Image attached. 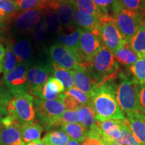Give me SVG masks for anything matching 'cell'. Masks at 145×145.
<instances>
[{"mask_svg": "<svg viewBox=\"0 0 145 145\" xmlns=\"http://www.w3.org/2000/svg\"><path fill=\"white\" fill-rule=\"evenodd\" d=\"M102 47L103 44L98 35L82 30L79 39V50L84 59V64L95 57Z\"/></svg>", "mask_w": 145, "mask_h": 145, "instance_id": "4fadbf2b", "label": "cell"}, {"mask_svg": "<svg viewBox=\"0 0 145 145\" xmlns=\"http://www.w3.org/2000/svg\"><path fill=\"white\" fill-rule=\"evenodd\" d=\"M123 120H108L104 122L97 121L102 140L106 143H116L122 137L121 126Z\"/></svg>", "mask_w": 145, "mask_h": 145, "instance_id": "e0dca14e", "label": "cell"}, {"mask_svg": "<svg viewBox=\"0 0 145 145\" xmlns=\"http://www.w3.org/2000/svg\"><path fill=\"white\" fill-rule=\"evenodd\" d=\"M107 145H122V144H118V143H115V142H111V143H108Z\"/></svg>", "mask_w": 145, "mask_h": 145, "instance_id": "681fc988", "label": "cell"}, {"mask_svg": "<svg viewBox=\"0 0 145 145\" xmlns=\"http://www.w3.org/2000/svg\"><path fill=\"white\" fill-rule=\"evenodd\" d=\"M66 145H79V144L77 141L72 140V139H70V140H69V142L67 143Z\"/></svg>", "mask_w": 145, "mask_h": 145, "instance_id": "bcb514c9", "label": "cell"}, {"mask_svg": "<svg viewBox=\"0 0 145 145\" xmlns=\"http://www.w3.org/2000/svg\"><path fill=\"white\" fill-rule=\"evenodd\" d=\"M45 2L47 3H52V2H54V1H57V0H44Z\"/></svg>", "mask_w": 145, "mask_h": 145, "instance_id": "c3c4849f", "label": "cell"}, {"mask_svg": "<svg viewBox=\"0 0 145 145\" xmlns=\"http://www.w3.org/2000/svg\"><path fill=\"white\" fill-rule=\"evenodd\" d=\"M70 138L62 130H55L47 132L42 138L45 145H66Z\"/></svg>", "mask_w": 145, "mask_h": 145, "instance_id": "4316f807", "label": "cell"}, {"mask_svg": "<svg viewBox=\"0 0 145 145\" xmlns=\"http://www.w3.org/2000/svg\"><path fill=\"white\" fill-rule=\"evenodd\" d=\"M114 19L123 39L128 42H129L142 22L138 11L124 8L121 9Z\"/></svg>", "mask_w": 145, "mask_h": 145, "instance_id": "ba28073f", "label": "cell"}, {"mask_svg": "<svg viewBox=\"0 0 145 145\" xmlns=\"http://www.w3.org/2000/svg\"><path fill=\"white\" fill-rule=\"evenodd\" d=\"M129 71L132 79L138 84H145V58H138L137 61L129 67Z\"/></svg>", "mask_w": 145, "mask_h": 145, "instance_id": "f546056e", "label": "cell"}, {"mask_svg": "<svg viewBox=\"0 0 145 145\" xmlns=\"http://www.w3.org/2000/svg\"><path fill=\"white\" fill-rule=\"evenodd\" d=\"M19 8L20 11L33 10V9H41L43 10L46 8L48 3L44 0H14Z\"/></svg>", "mask_w": 145, "mask_h": 145, "instance_id": "d6a6232c", "label": "cell"}, {"mask_svg": "<svg viewBox=\"0 0 145 145\" xmlns=\"http://www.w3.org/2000/svg\"><path fill=\"white\" fill-rule=\"evenodd\" d=\"M81 65L98 86L106 81L116 79L119 73V64L114 54L104 46L95 57Z\"/></svg>", "mask_w": 145, "mask_h": 145, "instance_id": "7a4b0ae2", "label": "cell"}, {"mask_svg": "<svg viewBox=\"0 0 145 145\" xmlns=\"http://www.w3.org/2000/svg\"><path fill=\"white\" fill-rule=\"evenodd\" d=\"M12 50L17 58L18 64L26 63L30 65H35L34 59L33 42L29 36H21L14 41H11Z\"/></svg>", "mask_w": 145, "mask_h": 145, "instance_id": "5bb4252c", "label": "cell"}, {"mask_svg": "<svg viewBox=\"0 0 145 145\" xmlns=\"http://www.w3.org/2000/svg\"><path fill=\"white\" fill-rule=\"evenodd\" d=\"M4 22H5V21L2 20L1 19H0V30L4 27Z\"/></svg>", "mask_w": 145, "mask_h": 145, "instance_id": "7dc6e473", "label": "cell"}, {"mask_svg": "<svg viewBox=\"0 0 145 145\" xmlns=\"http://www.w3.org/2000/svg\"><path fill=\"white\" fill-rule=\"evenodd\" d=\"M139 110L145 115V84L140 86L138 93Z\"/></svg>", "mask_w": 145, "mask_h": 145, "instance_id": "60d3db41", "label": "cell"}, {"mask_svg": "<svg viewBox=\"0 0 145 145\" xmlns=\"http://www.w3.org/2000/svg\"><path fill=\"white\" fill-rule=\"evenodd\" d=\"M5 54V48L3 44H0V75L3 72V60Z\"/></svg>", "mask_w": 145, "mask_h": 145, "instance_id": "7bdbcfd3", "label": "cell"}, {"mask_svg": "<svg viewBox=\"0 0 145 145\" xmlns=\"http://www.w3.org/2000/svg\"><path fill=\"white\" fill-rule=\"evenodd\" d=\"M82 29L76 25L63 28L58 34L57 42L63 45L75 54L77 58L79 64H84V59L79 50V39H80Z\"/></svg>", "mask_w": 145, "mask_h": 145, "instance_id": "8fae6325", "label": "cell"}, {"mask_svg": "<svg viewBox=\"0 0 145 145\" xmlns=\"http://www.w3.org/2000/svg\"><path fill=\"white\" fill-rule=\"evenodd\" d=\"M0 144L26 145L22 135L21 128L16 124L0 126Z\"/></svg>", "mask_w": 145, "mask_h": 145, "instance_id": "ffe728a7", "label": "cell"}, {"mask_svg": "<svg viewBox=\"0 0 145 145\" xmlns=\"http://www.w3.org/2000/svg\"><path fill=\"white\" fill-rule=\"evenodd\" d=\"M116 89L115 79H110L98 86L91 97V107L93 109L97 121L104 122L108 120H127L117 102Z\"/></svg>", "mask_w": 145, "mask_h": 145, "instance_id": "6da1fadb", "label": "cell"}, {"mask_svg": "<svg viewBox=\"0 0 145 145\" xmlns=\"http://www.w3.org/2000/svg\"><path fill=\"white\" fill-rule=\"evenodd\" d=\"M18 65V60L12 50V43L11 41H9L7 43L4 60H3V77L6 76L9 72L14 70Z\"/></svg>", "mask_w": 145, "mask_h": 145, "instance_id": "f1b7e54d", "label": "cell"}, {"mask_svg": "<svg viewBox=\"0 0 145 145\" xmlns=\"http://www.w3.org/2000/svg\"><path fill=\"white\" fill-rule=\"evenodd\" d=\"M43 16V10L33 9L25 11L14 15L10 20L12 22V25L16 32L21 34L31 32L36 25L42 21Z\"/></svg>", "mask_w": 145, "mask_h": 145, "instance_id": "30bf717a", "label": "cell"}, {"mask_svg": "<svg viewBox=\"0 0 145 145\" xmlns=\"http://www.w3.org/2000/svg\"><path fill=\"white\" fill-rule=\"evenodd\" d=\"M70 72L73 77L76 88L85 92L91 98L98 86L91 78L86 69L79 65L74 70L70 71Z\"/></svg>", "mask_w": 145, "mask_h": 145, "instance_id": "2e32d148", "label": "cell"}, {"mask_svg": "<svg viewBox=\"0 0 145 145\" xmlns=\"http://www.w3.org/2000/svg\"><path fill=\"white\" fill-rule=\"evenodd\" d=\"M51 72L54 77L59 80L67 89L75 87L73 77L70 71L62 67L57 63H51Z\"/></svg>", "mask_w": 145, "mask_h": 145, "instance_id": "cb8c5ba5", "label": "cell"}, {"mask_svg": "<svg viewBox=\"0 0 145 145\" xmlns=\"http://www.w3.org/2000/svg\"><path fill=\"white\" fill-rule=\"evenodd\" d=\"M98 36L103 46L112 53L116 51L125 44L126 41L117 28L114 18L104 15L99 19Z\"/></svg>", "mask_w": 145, "mask_h": 145, "instance_id": "5b68a950", "label": "cell"}, {"mask_svg": "<svg viewBox=\"0 0 145 145\" xmlns=\"http://www.w3.org/2000/svg\"><path fill=\"white\" fill-rule=\"evenodd\" d=\"M2 39H3V38H2V34L0 33V42L2 40Z\"/></svg>", "mask_w": 145, "mask_h": 145, "instance_id": "816d5d0a", "label": "cell"}, {"mask_svg": "<svg viewBox=\"0 0 145 145\" xmlns=\"http://www.w3.org/2000/svg\"><path fill=\"white\" fill-rule=\"evenodd\" d=\"M47 32H48V29L46 24L42 20L39 24L36 25V26L31 32L32 40L37 44H42L46 38Z\"/></svg>", "mask_w": 145, "mask_h": 145, "instance_id": "e575fe53", "label": "cell"}, {"mask_svg": "<svg viewBox=\"0 0 145 145\" xmlns=\"http://www.w3.org/2000/svg\"><path fill=\"white\" fill-rule=\"evenodd\" d=\"M48 52L54 63L67 70H74L80 65L71 50L58 42L50 46Z\"/></svg>", "mask_w": 145, "mask_h": 145, "instance_id": "7c38bea8", "label": "cell"}, {"mask_svg": "<svg viewBox=\"0 0 145 145\" xmlns=\"http://www.w3.org/2000/svg\"><path fill=\"white\" fill-rule=\"evenodd\" d=\"M42 126L39 123H31L22 127L21 132L25 143L40 138Z\"/></svg>", "mask_w": 145, "mask_h": 145, "instance_id": "83f0119b", "label": "cell"}, {"mask_svg": "<svg viewBox=\"0 0 145 145\" xmlns=\"http://www.w3.org/2000/svg\"><path fill=\"white\" fill-rule=\"evenodd\" d=\"M130 44L138 58L145 57V23L142 22L135 35L130 40Z\"/></svg>", "mask_w": 145, "mask_h": 145, "instance_id": "603a6c76", "label": "cell"}, {"mask_svg": "<svg viewBox=\"0 0 145 145\" xmlns=\"http://www.w3.org/2000/svg\"><path fill=\"white\" fill-rule=\"evenodd\" d=\"M100 145H107V144H106V142H104V140H103V142L101 143V144H100Z\"/></svg>", "mask_w": 145, "mask_h": 145, "instance_id": "f907efd6", "label": "cell"}, {"mask_svg": "<svg viewBox=\"0 0 145 145\" xmlns=\"http://www.w3.org/2000/svg\"><path fill=\"white\" fill-rule=\"evenodd\" d=\"M116 1V0H93L95 4L105 14L111 16L112 8Z\"/></svg>", "mask_w": 145, "mask_h": 145, "instance_id": "f35d334b", "label": "cell"}, {"mask_svg": "<svg viewBox=\"0 0 145 145\" xmlns=\"http://www.w3.org/2000/svg\"><path fill=\"white\" fill-rule=\"evenodd\" d=\"M43 21L46 24L48 31L52 34H59L62 30L61 22L57 12L46 6L43 9Z\"/></svg>", "mask_w": 145, "mask_h": 145, "instance_id": "d4e9b609", "label": "cell"}, {"mask_svg": "<svg viewBox=\"0 0 145 145\" xmlns=\"http://www.w3.org/2000/svg\"><path fill=\"white\" fill-rule=\"evenodd\" d=\"M80 116V124L88 130H99L95 114L89 106H83L78 110Z\"/></svg>", "mask_w": 145, "mask_h": 145, "instance_id": "7402d4cb", "label": "cell"}, {"mask_svg": "<svg viewBox=\"0 0 145 145\" xmlns=\"http://www.w3.org/2000/svg\"><path fill=\"white\" fill-rule=\"evenodd\" d=\"M34 107L36 117L43 126L57 119L67 110L61 99L44 100L34 97Z\"/></svg>", "mask_w": 145, "mask_h": 145, "instance_id": "52a82bcc", "label": "cell"}, {"mask_svg": "<svg viewBox=\"0 0 145 145\" xmlns=\"http://www.w3.org/2000/svg\"><path fill=\"white\" fill-rule=\"evenodd\" d=\"M68 95L74 97L78 102H79L82 106H91V98L88 94L78 89L76 87L69 89L65 91Z\"/></svg>", "mask_w": 145, "mask_h": 145, "instance_id": "836d02e7", "label": "cell"}, {"mask_svg": "<svg viewBox=\"0 0 145 145\" xmlns=\"http://www.w3.org/2000/svg\"><path fill=\"white\" fill-rule=\"evenodd\" d=\"M75 2L79 10L91 14L99 20L106 15L95 4L93 0H75Z\"/></svg>", "mask_w": 145, "mask_h": 145, "instance_id": "1f68e13d", "label": "cell"}, {"mask_svg": "<svg viewBox=\"0 0 145 145\" xmlns=\"http://www.w3.org/2000/svg\"><path fill=\"white\" fill-rule=\"evenodd\" d=\"M139 13L140 14L142 22L145 23V0H143L142 5L141 7L140 11H139Z\"/></svg>", "mask_w": 145, "mask_h": 145, "instance_id": "ee69618b", "label": "cell"}, {"mask_svg": "<svg viewBox=\"0 0 145 145\" xmlns=\"http://www.w3.org/2000/svg\"><path fill=\"white\" fill-rule=\"evenodd\" d=\"M8 116V111L7 107L0 106V126L2 125L3 121Z\"/></svg>", "mask_w": 145, "mask_h": 145, "instance_id": "b9f144b4", "label": "cell"}, {"mask_svg": "<svg viewBox=\"0 0 145 145\" xmlns=\"http://www.w3.org/2000/svg\"><path fill=\"white\" fill-rule=\"evenodd\" d=\"M61 99L63 101L66 110H78L81 106H83L80 103L78 102L76 99L65 92L61 94Z\"/></svg>", "mask_w": 145, "mask_h": 145, "instance_id": "d590c367", "label": "cell"}, {"mask_svg": "<svg viewBox=\"0 0 145 145\" xmlns=\"http://www.w3.org/2000/svg\"><path fill=\"white\" fill-rule=\"evenodd\" d=\"M13 96L4 85L0 84V106L8 107Z\"/></svg>", "mask_w": 145, "mask_h": 145, "instance_id": "ab89813d", "label": "cell"}, {"mask_svg": "<svg viewBox=\"0 0 145 145\" xmlns=\"http://www.w3.org/2000/svg\"><path fill=\"white\" fill-rule=\"evenodd\" d=\"M126 118L134 138L140 145H145V115L140 111L126 114Z\"/></svg>", "mask_w": 145, "mask_h": 145, "instance_id": "d6986e66", "label": "cell"}, {"mask_svg": "<svg viewBox=\"0 0 145 145\" xmlns=\"http://www.w3.org/2000/svg\"><path fill=\"white\" fill-rule=\"evenodd\" d=\"M8 115L22 127L34 122L36 118L34 107V97L25 93L13 97L7 107Z\"/></svg>", "mask_w": 145, "mask_h": 145, "instance_id": "277c9868", "label": "cell"}, {"mask_svg": "<svg viewBox=\"0 0 145 145\" xmlns=\"http://www.w3.org/2000/svg\"><path fill=\"white\" fill-rule=\"evenodd\" d=\"M30 65L26 63H19L16 68L5 77L2 82L13 97L28 93L30 86L27 78V72Z\"/></svg>", "mask_w": 145, "mask_h": 145, "instance_id": "8992f818", "label": "cell"}, {"mask_svg": "<svg viewBox=\"0 0 145 145\" xmlns=\"http://www.w3.org/2000/svg\"><path fill=\"white\" fill-rule=\"evenodd\" d=\"M0 145H1V144H0Z\"/></svg>", "mask_w": 145, "mask_h": 145, "instance_id": "11a10c76", "label": "cell"}, {"mask_svg": "<svg viewBox=\"0 0 145 145\" xmlns=\"http://www.w3.org/2000/svg\"><path fill=\"white\" fill-rule=\"evenodd\" d=\"M120 82L117 87L116 96L118 105L124 113L138 112V93L140 85L124 72L119 74Z\"/></svg>", "mask_w": 145, "mask_h": 145, "instance_id": "3957f363", "label": "cell"}, {"mask_svg": "<svg viewBox=\"0 0 145 145\" xmlns=\"http://www.w3.org/2000/svg\"><path fill=\"white\" fill-rule=\"evenodd\" d=\"M73 21L76 26L82 30L98 35L99 20L91 14L79 10L75 3L74 5Z\"/></svg>", "mask_w": 145, "mask_h": 145, "instance_id": "ac0fdd59", "label": "cell"}, {"mask_svg": "<svg viewBox=\"0 0 145 145\" xmlns=\"http://www.w3.org/2000/svg\"><path fill=\"white\" fill-rule=\"evenodd\" d=\"M26 145H45V144H44V142L40 140V139H39V140L30 141V142L26 143Z\"/></svg>", "mask_w": 145, "mask_h": 145, "instance_id": "f6af8a7d", "label": "cell"}, {"mask_svg": "<svg viewBox=\"0 0 145 145\" xmlns=\"http://www.w3.org/2000/svg\"><path fill=\"white\" fill-rule=\"evenodd\" d=\"M122 8L135 11H140L143 0H118Z\"/></svg>", "mask_w": 145, "mask_h": 145, "instance_id": "74e56055", "label": "cell"}, {"mask_svg": "<svg viewBox=\"0 0 145 145\" xmlns=\"http://www.w3.org/2000/svg\"><path fill=\"white\" fill-rule=\"evenodd\" d=\"M19 12V8L14 0H0V19L2 20H10Z\"/></svg>", "mask_w": 145, "mask_h": 145, "instance_id": "4dcf8cb0", "label": "cell"}, {"mask_svg": "<svg viewBox=\"0 0 145 145\" xmlns=\"http://www.w3.org/2000/svg\"><path fill=\"white\" fill-rule=\"evenodd\" d=\"M144 58H145V57H144Z\"/></svg>", "mask_w": 145, "mask_h": 145, "instance_id": "db71d44e", "label": "cell"}, {"mask_svg": "<svg viewBox=\"0 0 145 145\" xmlns=\"http://www.w3.org/2000/svg\"><path fill=\"white\" fill-rule=\"evenodd\" d=\"M75 0H57L48 3L47 7L57 12L63 28L75 25L73 11Z\"/></svg>", "mask_w": 145, "mask_h": 145, "instance_id": "9a60e30c", "label": "cell"}, {"mask_svg": "<svg viewBox=\"0 0 145 145\" xmlns=\"http://www.w3.org/2000/svg\"><path fill=\"white\" fill-rule=\"evenodd\" d=\"M46 86L51 91L59 95L64 93L65 91V88L63 83L52 75L48 77V81L46 83Z\"/></svg>", "mask_w": 145, "mask_h": 145, "instance_id": "8d00e7d4", "label": "cell"}, {"mask_svg": "<svg viewBox=\"0 0 145 145\" xmlns=\"http://www.w3.org/2000/svg\"><path fill=\"white\" fill-rule=\"evenodd\" d=\"M79 145H85V144H83V143H82V144H79Z\"/></svg>", "mask_w": 145, "mask_h": 145, "instance_id": "f5cc1de1", "label": "cell"}, {"mask_svg": "<svg viewBox=\"0 0 145 145\" xmlns=\"http://www.w3.org/2000/svg\"><path fill=\"white\" fill-rule=\"evenodd\" d=\"M51 72V63H39L30 67L27 78L30 86V93L36 96L41 91Z\"/></svg>", "mask_w": 145, "mask_h": 145, "instance_id": "9c48e42d", "label": "cell"}, {"mask_svg": "<svg viewBox=\"0 0 145 145\" xmlns=\"http://www.w3.org/2000/svg\"><path fill=\"white\" fill-rule=\"evenodd\" d=\"M114 56L118 63L128 68L133 65L138 59V57L130 46V42H126L123 46L114 52Z\"/></svg>", "mask_w": 145, "mask_h": 145, "instance_id": "44dd1931", "label": "cell"}, {"mask_svg": "<svg viewBox=\"0 0 145 145\" xmlns=\"http://www.w3.org/2000/svg\"><path fill=\"white\" fill-rule=\"evenodd\" d=\"M71 139L83 142L88 135V130L83 127L80 123H68L61 127Z\"/></svg>", "mask_w": 145, "mask_h": 145, "instance_id": "484cf974", "label": "cell"}]
</instances>
